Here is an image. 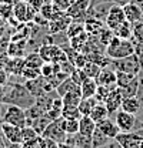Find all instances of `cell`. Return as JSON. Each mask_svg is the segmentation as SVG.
I'll use <instances>...</instances> for the list:
<instances>
[{
	"label": "cell",
	"instance_id": "32",
	"mask_svg": "<svg viewBox=\"0 0 143 148\" xmlns=\"http://www.w3.org/2000/svg\"><path fill=\"white\" fill-rule=\"evenodd\" d=\"M117 88H119V87H117ZM137 88H139V81H137V75H136V78H135L130 84H127L126 87H122V88H119V90L122 92V97H123V98H129V97H136Z\"/></svg>",
	"mask_w": 143,
	"mask_h": 148
},
{
	"label": "cell",
	"instance_id": "24",
	"mask_svg": "<svg viewBox=\"0 0 143 148\" xmlns=\"http://www.w3.org/2000/svg\"><path fill=\"white\" fill-rule=\"evenodd\" d=\"M110 114H109V111H107L106 106L103 104V103H99L93 110H92V112L89 114V117L97 124V123H100V121H103V120H106L107 117H109Z\"/></svg>",
	"mask_w": 143,
	"mask_h": 148
},
{
	"label": "cell",
	"instance_id": "34",
	"mask_svg": "<svg viewBox=\"0 0 143 148\" xmlns=\"http://www.w3.org/2000/svg\"><path fill=\"white\" fill-rule=\"evenodd\" d=\"M96 37H97V38H99V41H100V43H102V44L106 47L107 44L112 41V38L115 37V32H113L112 29H109L107 26H105V27H103V29H102V30L97 33V36H96Z\"/></svg>",
	"mask_w": 143,
	"mask_h": 148
},
{
	"label": "cell",
	"instance_id": "30",
	"mask_svg": "<svg viewBox=\"0 0 143 148\" xmlns=\"http://www.w3.org/2000/svg\"><path fill=\"white\" fill-rule=\"evenodd\" d=\"M44 64L43 58L40 57L39 53H30L24 58V67H32V69H42Z\"/></svg>",
	"mask_w": 143,
	"mask_h": 148
},
{
	"label": "cell",
	"instance_id": "8",
	"mask_svg": "<svg viewBox=\"0 0 143 148\" xmlns=\"http://www.w3.org/2000/svg\"><path fill=\"white\" fill-rule=\"evenodd\" d=\"M117 124V127L120 128V132H130L135 130V124H136V115L129 114L123 110H119L115 114L113 118Z\"/></svg>",
	"mask_w": 143,
	"mask_h": 148
},
{
	"label": "cell",
	"instance_id": "27",
	"mask_svg": "<svg viewBox=\"0 0 143 148\" xmlns=\"http://www.w3.org/2000/svg\"><path fill=\"white\" fill-rule=\"evenodd\" d=\"M110 140L112 138H109L107 135H105L100 130L96 127L94 132L92 134V148H102L103 145H106Z\"/></svg>",
	"mask_w": 143,
	"mask_h": 148
},
{
	"label": "cell",
	"instance_id": "53",
	"mask_svg": "<svg viewBox=\"0 0 143 148\" xmlns=\"http://www.w3.org/2000/svg\"><path fill=\"white\" fill-rule=\"evenodd\" d=\"M140 148H143V140H142V144H140Z\"/></svg>",
	"mask_w": 143,
	"mask_h": 148
},
{
	"label": "cell",
	"instance_id": "11",
	"mask_svg": "<svg viewBox=\"0 0 143 148\" xmlns=\"http://www.w3.org/2000/svg\"><path fill=\"white\" fill-rule=\"evenodd\" d=\"M0 130H1L3 137L7 141L23 144V134H22V128L20 127H16V125H12V124L0 121Z\"/></svg>",
	"mask_w": 143,
	"mask_h": 148
},
{
	"label": "cell",
	"instance_id": "45",
	"mask_svg": "<svg viewBox=\"0 0 143 148\" xmlns=\"http://www.w3.org/2000/svg\"><path fill=\"white\" fill-rule=\"evenodd\" d=\"M29 6H32V7H35L36 10H40V7L46 3V1H50V0H24Z\"/></svg>",
	"mask_w": 143,
	"mask_h": 148
},
{
	"label": "cell",
	"instance_id": "22",
	"mask_svg": "<svg viewBox=\"0 0 143 148\" xmlns=\"http://www.w3.org/2000/svg\"><path fill=\"white\" fill-rule=\"evenodd\" d=\"M79 90H80V86H77L70 77L65 78V80H63L57 87H56V92H57V95H59V97H63V95H65V94H67V92L79 91Z\"/></svg>",
	"mask_w": 143,
	"mask_h": 148
},
{
	"label": "cell",
	"instance_id": "48",
	"mask_svg": "<svg viewBox=\"0 0 143 148\" xmlns=\"http://www.w3.org/2000/svg\"><path fill=\"white\" fill-rule=\"evenodd\" d=\"M136 54H143V41L140 43H136Z\"/></svg>",
	"mask_w": 143,
	"mask_h": 148
},
{
	"label": "cell",
	"instance_id": "43",
	"mask_svg": "<svg viewBox=\"0 0 143 148\" xmlns=\"http://www.w3.org/2000/svg\"><path fill=\"white\" fill-rule=\"evenodd\" d=\"M39 145L40 148H60V144L56 143L52 138H47L44 135H39Z\"/></svg>",
	"mask_w": 143,
	"mask_h": 148
},
{
	"label": "cell",
	"instance_id": "50",
	"mask_svg": "<svg viewBox=\"0 0 143 148\" xmlns=\"http://www.w3.org/2000/svg\"><path fill=\"white\" fill-rule=\"evenodd\" d=\"M132 3H135L136 6H139L140 9H142V12H143V0H130Z\"/></svg>",
	"mask_w": 143,
	"mask_h": 148
},
{
	"label": "cell",
	"instance_id": "31",
	"mask_svg": "<svg viewBox=\"0 0 143 148\" xmlns=\"http://www.w3.org/2000/svg\"><path fill=\"white\" fill-rule=\"evenodd\" d=\"M135 78H136V74L125 73V71H116V86H117L119 88L126 87V86L130 84Z\"/></svg>",
	"mask_w": 143,
	"mask_h": 148
},
{
	"label": "cell",
	"instance_id": "49",
	"mask_svg": "<svg viewBox=\"0 0 143 148\" xmlns=\"http://www.w3.org/2000/svg\"><path fill=\"white\" fill-rule=\"evenodd\" d=\"M115 4H119V6H125L127 3H130V0H112Z\"/></svg>",
	"mask_w": 143,
	"mask_h": 148
},
{
	"label": "cell",
	"instance_id": "28",
	"mask_svg": "<svg viewBox=\"0 0 143 148\" xmlns=\"http://www.w3.org/2000/svg\"><path fill=\"white\" fill-rule=\"evenodd\" d=\"M99 104V101L94 97H89V98H82L80 104H79V111L82 115H89L92 110Z\"/></svg>",
	"mask_w": 143,
	"mask_h": 148
},
{
	"label": "cell",
	"instance_id": "18",
	"mask_svg": "<svg viewBox=\"0 0 143 148\" xmlns=\"http://www.w3.org/2000/svg\"><path fill=\"white\" fill-rule=\"evenodd\" d=\"M123 12H125V17L126 20L129 21V23H137V21H140L143 20V12L142 9L139 7V6H136L135 3H127L123 6Z\"/></svg>",
	"mask_w": 143,
	"mask_h": 148
},
{
	"label": "cell",
	"instance_id": "14",
	"mask_svg": "<svg viewBox=\"0 0 143 148\" xmlns=\"http://www.w3.org/2000/svg\"><path fill=\"white\" fill-rule=\"evenodd\" d=\"M72 21H73V20H72L66 13H65L63 16H60L59 18H56V20L49 21L47 27H49L50 34H62V33H66V30H67V27L70 26Z\"/></svg>",
	"mask_w": 143,
	"mask_h": 148
},
{
	"label": "cell",
	"instance_id": "10",
	"mask_svg": "<svg viewBox=\"0 0 143 148\" xmlns=\"http://www.w3.org/2000/svg\"><path fill=\"white\" fill-rule=\"evenodd\" d=\"M142 137L135 132V131H130V132H119V135L116 137V141L120 144L122 148H140L142 144Z\"/></svg>",
	"mask_w": 143,
	"mask_h": 148
},
{
	"label": "cell",
	"instance_id": "37",
	"mask_svg": "<svg viewBox=\"0 0 143 148\" xmlns=\"http://www.w3.org/2000/svg\"><path fill=\"white\" fill-rule=\"evenodd\" d=\"M85 74H86V77H89V78H96L99 73L102 71V67L100 66H97L96 63H93V61H87V64L82 69Z\"/></svg>",
	"mask_w": 143,
	"mask_h": 148
},
{
	"label": "cell",
	"instance_id": "6",
	"mask_svg": "<svg viewBox=\"0 0 143 148\" xmlns=\"http://www.w3.org/2000/svg\"><path fill=\"white\" fill-rule=\"evenodd\" d=\"M90 7V0H76L70 4V7L67 9L66 14L73 20V21H79V23H85V20L89 17L87 16V10Z\"/></svg>",
	"mask_w": 143,
	"mask_h": 148
},
{
	"label": "cell",
	"instance_id": "47",
	"mask_svg": "<svg viewBox=\"0 0 143 148\" xmlns=\"http://www.w3.org/2000/svg\"><path fill=\"white\" fill-rule=\"evenodd\" d=\"M4 144H6V148H22L23 144H20V143H12V141H7L6 138H4Z\"/></svg>",
	"mask_w": 143,
	"mask_h": 148
},
{
	"label": "cell",
	"instance_id": "4",
	"mask_svg": "<svg viewBox=\"0 0 143 148\" xmlns=\"http://www.w3.org/2000/svg\"><path fill=\"white\" fill-rule=\"evenodd\" d=\"M110 67L115 71H125V73H132L136 74L140 71V64H139V57L136 53L125 58H119V60H112Z\"/></svg>",
	"mask_w": 143,
	"mask_h": 148
},
{
	"label": "cell",
	"instance_id": "23",
	"mask_svg": "<svg viewBox=\"0 0 143 148\" xmlns=\"http://www.w3.org/2000/svg\"><path fill=\"white\" fill-rule=\"evenodd\" d=\"M120 110L126 111V112H129V114H133V115H137V114H139V111H140V104H139V101H137V98H136V97L123 98Z\"/></svg>",
	"mask_w": 143,
	"mask_h": 148
},
{
	"label": "cell",
	"instance_id": "46",
	"mask_svg": "<svg viewBox=\"0 0 143 148\" xmlns=\"http://www.w3.org/2000/svg\"><path fill=\"white\" fill-rule=\"evenodd\" d=\"M7 84V74L3 69H0V87Z\"/></svg>",
	"mask_w": 143,
	"mask_h": 148
},
{
	"label": "cell",
	"instance_id": "26",
	"mask_svg": "<svg viewBox=\"0 0 143 148\" xmlns=\"http://www.w3.org/2000/svg\"><path fill=\"white\" fill-rule=\"evenodd\" d=\"M115 32V36L116 37H120V38H127L130 40L133 37V24L129 23L127 20H125L117 29L113 30Z\"/></svg>",
	"mask_w": 143,
	"mask_h": 148
},
{
	"label": "cell",
	"instance_id": "17",
	"mask_svg": "<svg viewBox=\"0 0 143 148\" xmlns=\"http://www.w3.org/2000/svg\"><path fill=\"white\" fill-rule=\"evenodd\" d=\"M63 144H67L73 148H92V137L77 132L74 135H67V138Z\"/></svg>",
	"mask_w": 143,
	"mask_h": 148
},
{
	"label": "cell",
	"instance_id": "36",
	"mask_svg": "<svg viewBox=\"0 0 143 148\" xmlns=\"http://www.w3.org/2000/svg\"><path fill=\"white\" fill-rule=\"evenodd\" d=\"M63 128L66 131L67 135H74L79 132V120H65L62 118Z\"/></svg>",
	"mask_w": 143,
	"mask_h": 148
},
{
	"label": "cell",
	"instance_id": "33",
	"mask_svg": "<svg viewBox=\"0 0 143 148\" xmlns=\"http://www.w3.org/2000/svg\"><path fill=\"white\" fill-rule=\"evenodd\" d=\"M7 54L12 56V58H17V57H22L24 54V43H19V41H15L7 47Z\"/></svg>",
	"mask_w": 143,
	"mask_h": 148
},
{
	"label": "cell",
	"instance_id": "21",
	"mask_svg": "<svg viewBox=\"0 0 143 148\" xmlns=\"http://www.w3.org/2000/svg\"><path fill=\"white\" fill-rule=\"evenodd\" d=\"M96 130V123L90 118L89 115H82L79 120V132L83 135L92 137V134Z\"/></svg>",
	"mask_w": 143,
	"mask_h": 148
},
{
	"label": "cell",
	"instance_id": "16",
	"mask_svg": "<svg viewBox=\"0 0 143 148\" xmlns=\"http://www.w3.org/2000/svg\"><path fill=\"white\" fill-rule=\"evenodd\" d=\"M96 127L100 130L105 135H107L109 138H112V140H115V138L119 135V132H120V128L117 127L116 121H115V120H112L110 117H107L106 120H103V121L97 123V124H96Z\"/></svg>",
	"mask_w": 143,
	"mask_h": 148
},
{
	"label": "cell",
	"instance_id": "3",
	"mask_svg": "<svg viewBox=\"0 0 143 148\" xmlns=\"http://www.w3.org/2000/svg\"><path fill=\"white\" fill-rule=\"evenodd\" d=\"M1 121L3 123H7V124H12V125H16V127H26L27 125V117H26V110L17 107V106H7L6 110L3 112V117H1Z\"/></svg>",
	"mask_w": 143,
	"mask_h": 148
},
{
	"label": "cell",
	"instance_id": "1",
	"mask_svg": "<svg viewBox=\"0 0 143 148\" xmlns=\"http://www.w3.org/2000/svg\"><path fill=\"white\" fill-rule=\"evenodd\" d=\"M35 101V95L27 90L24 84H10L9 87H6V91L0 92V103H4L7 106H17L24 110L32 107Z\"/></svg>",
	"mask_w": 143,
	"mask_h": 148
},
{
	"label": "cell",
	"instance_id": "54",
	"mask_svg": "<svg viewBox=\"0 0 143 148\" xmlns=\"http://www.w3.org/2000/svg\"><path fill=\"white\" fill-rule=\"evenodd\" d=\"M70 1H72V3H73V1H76V0H70Z\"/></svg>",
	"mask_w": 143,
	"mask_h": 148
},
{
	"label": "cell",
	"instance_id": "39",
	"mask_svg": "<svg viewBox=\"0 0 143 148\" xmlns=\"http://www.w3.org/2000/svg\"><path fill=\"white\" fill-rule=\"evenodd\" d=\"M113 88H116V87L99 86V87H97V91H96V94H94V98H96L99 103H105V101H106V98L109 97V94H110V91H112Z\"/></svg>",
	"mask_w": 143,
	"mask_h": 148
},
{
	"label": "cell",
	"instance_id": "20",
	"mask_svg": "<svg viewBox=\"0 0 143 148\" xmlns=\"http://www.w3.org/2000/svg\"><path fill=\"white\" fill-rule=\"evenodd\" d=\"M97 83L94 78H86L82 84H80V94L82 98H89V97H94V94L97 91Z\"/></svg>",
	"mask_w": 143,
	"mask_h": 148
},
{
	"label": "cell",
	"instance_id": "29",
	"mask_svg": "<svg viewBox=\"0 0 143 148\" xmlns=\"http://www.w3.org/2000/svg\"><path fill=\"white\" fill-rule=\"evenodd\" d=\"M50 124V120H49V117L46 115V114H43L42 117H39V118H36V120H33L29 125H32L33 128H35V131L39 134V135H42L43 134V131L46 130V127Z\"/></svg>",
	"mask_w": 143,
	"mask_h": 148
},
{
	"label": "cell",
	"instance_id": "2",
	"mask_svg": "<svg viewBox=\"0 0 143 148\" xmlns=\"http://www.w3.org/2000/svg\"><path fill=\"white\" fill-rule=\"evenodd\" d=\"M136 51V43L130 38H120V37H113L112 41L106 46L105 54L110 60H119V58H125L129 56L135 54Z\"/></svg>",
	"mask_w": 143,
	"mask_h": 148
},
{
	"label": "cell",
	"instance_id": "44",
	"mask_svg": "<svg viewBox=\"0 0 143 148\" xmlns=\"http://www.w3.org/2000/svg\"><path fill=\"white\" fill-rule=\"evenodd\" d=\"M52 3H53V6L59 12H63V13L67 12V9L70 7L72 4L70 0H52Z\"/></svg>",
	"mask_w": 143,
	"mask_h": 148
},
{
	"label": "cell",
	"instance_id": "15",
	"mask_svg": "<svg viewBox=\"0 0 143 148\" xmlns=\"http://www.w3.org/2000/svg\"><path fill=\"white\" fill-rule=\"evenodd\" d=\"M97 86H106V87H117L116 86V71L109 66L102 69V71L99 73V75L94 78Z\"/></svg>",
	"mask_w": 143,
	"mask_h": 148
},
{
	"label": "cell",
	"instance_id": "9",
	"mask_svg": "<svg viewBox=\"0 0 143 148\" xmlns=\"http://www.w3.org/2000/svg\"><path fill=\"white\" fill-rule=\"evenodd\" d=\"M125 20H126V17H125V12H123V6L113 4V6L110 7V10H109V14H107L105 23H106V26L109 29L115 30V29H117Z\"/></svg>",
	"mask_w": 143,
	"mask_h": 148
},
{
	"label": "cell",
	"instance_id": "40",
	"mask_svg": "<svg viewBox=\"0 0 143 148\" xmlns=\"http://www.w3.org/2000/svg\"><path fill=\"white\" fill-rule=\"evenodd\" d=\"M132 40L135 43L143 41V20L137 21V23H133V37H132Z\"/></svg>",
	"mask_w": 143,
	"mask_h": 148
},
{
	"label": "cell",
	"instance_id": "5",
	"mask_svg": "<svg viewBox=\"0 0 143 148\" xmlns=\"http://www.w3.org/2000/svg\"><path fill=\"white\" fill-rule=\"evenodd\" d=\"M37 13H39V10H36L32 6H29L24 0H19L13 6V17L16 18V21H19V23L33 21Z\"/></svg>",
	"mask_w": 143,
	"mask_h": 148
},
{
	"label": "cell",
	"instance_id": "42",
	"mask_svg": "<svg viewBox=\"0 0 143 148\" xmlns=\"http://www.w3.org/2000/svg\"><path fill=\"white\" fill-rule=\"evenodd\" d=\"M69 77H70V78L74 81V83H76V84H77V86H80V84H82V83L87 78V77H86V74H85V71H83L82 69H73Z\"/></svg>",
	"mask_w": 143,
	"mask_h": 148
},
{
	"label": "cell",
	"instance_id": "41",
	"mask_svg": "<svg viewBox=\"0 0 143 148\" xmlns=\"http://www.w3.org/2000/svg\"><path fill=\"white\" fill-rule=\"evenodd\" d=\"M42 75L40 69H32V67H24L22 71V77L26 80H36Z\"/></svg>",
	"mask_w": 143,
	"mask_h": 148
},
{
	"label": "cell",
	"instance_id": "38",
	"mask_svg": "<svg viewBox=\"0 0 143 148\" xmlns=\"http://www.w3.org/2000/svg\"><path fill=\"white\" fill-rule=\"evenodd\" d=\"M22 134H23V143H29V141H35L39 138V134L35 131L32 125H26L22 128Z\"/></svg>",
	"mask_w": 143,
	"mask_h": 148
},
{
	"label": "cell",
	"instance_id": "35",
	"mask_svg": "<svg viewBox=\"0 0 143 148\" xmlns=\"http://www.w3.org/2000/svg\"><path fill=\"white\" fill-rule=\"evenodd\" d=\"M82 114L79 111V107H65L62 110V118L65 120H80Z\"/></svg>",
	"mask_w": 143,
	"mask_h": 148
},
{
	"label": "cell",
	"instance_id": "12",
	"mask_svg": "<svg viewBox=\"0 0 143 148\" xmlns=\"http://www.w3.org/2000/svg\"><path fill=\"white\" fill-rule=\"evenodd\" d=\"M113 4L115 3H112V1H100V3H96V4H90L89 10H87V16L105 21L107 14H109V10Z\"/></svg>",
	"mask_w": 143,
	"mask_h": 148
},
{
	"label": "cell",
	"instance_id": "51",
	"mask_svg": "<svg viewBox=\"0 0 143 148\" xmlns=\"http://www.w3.org/2000/svg\"><path fill=\"white\" fill-rule=\"evenodd\" d=\"M0 148H6V144H4V137L1 134V130H0Z\"/></svg>",
	"mask_w": 143,
	"mask_h": 148
},
{
	"label": "cell",
	"instance_id": "25",
	"mask_svg": "<svg viewBox=\"0 0 143 148\" xmlns=\"http://www.w3.org/2000/svg\"><path fill=\"white\" fill-rule=\"evenodd\" d=\"M60 98H62V103H63L65 107H79V104L82 101V94H80V90L79 91H70Z\"/></svg>",
	"mask_w": 143,
	"mask_h": 148
},
{
	"label": "cell",
	"instance_id": "52",
	"mask_svg": "<svg viewBox=\"0 0 143 148\" xmlns=\"http://www.w3.org/2000/svg\"><path fill=\"white\" fill-rule=\"evenodd\" d=\"M139 57V64H140V70H143V54H136Z\"/></svg>",
	"mask_w": 143,
	"mask_h": 148
},
{
	"label": "cell",
	"instance_id": "7",
	"mask_svg": "<svg viewBox=\"0 0 143 148\" xmlns=\"http://www.w3.org/2000/svg\"><path fill=\"white\" fill-rule=\"evenodd\" d=\"M42 135H44V137H47V138H52V140H54V141L59 143V144H63V143L66 141V138H67V134H66V131L63 128L62 118L50 121V124L46 127V130L43 131Z\"/></svg>",
	"mask_w": 143,
	"mask_h": 148
},
{
	"label": "cell",
	"instance_id": "19",
	"mask_svg": "<svg viewBox=\"0 0 143 148\" xmlns=\"http://www.w3.org/2000/svg\"><path fill=\"white\" fill-rule=\"evenodd\" d=\"M85 32L89 34V36H97V33L106 26L105 21L102 20H97L94 17H87L85 20Z\"/></svg>",
	"mask_w": 143,
	"mask_h": 148
},
{
	"label": "cell",
	"instance_id": "13",
	"mask_svg": "<svg viewBox=\"0 0 143 148\" xmlns=\"http://www.w3.org/2000/svg\"><path fill=\"white\" fill-rule=\"evenodd\" d=\"M122 101H123L122 92L116 87V88H113V90L110 91L109 97L106 98V101H105L103 104L106 106L109 114H116L117 111L120 110V107H122Z\"/></svg>",
	"mask_w": 143,
	"mask_h": 148
}]
</instances>
